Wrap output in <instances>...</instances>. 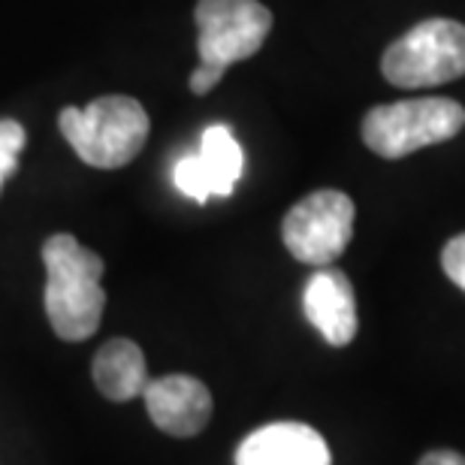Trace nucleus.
Instances as JSON below:
<instances>
[{
    "mask_svg": "<svg viewBox=\"0 0 465 465\" xmlns=\"http://www.w3.org/2000/svg\"><path fill=\"white\" fill-rule=\"evenodd\" d=\"M45 263V314L54 336L64 341H85L97 332L106 309L100 287L104 260L70 232H54L43 245Z\"/></svg>",
    "mask_w": 465,
    "mask_h": 465,
    "instance_id": "f257e3e1",
    "label": "nucleus"
},
{
    "mask_svg": "<svg viewBox=\"0 0 465 465\" xmlns=\"http://www.w3.org/2000/svg\"><path fill=\"white\" fill-rule=\"evenodd\" d=\"M58 127L82 161L97 170L127 166L143 152L152 121L145 106L127 94L91 100L85 109H61Z\"/></svg>",
    "mask_w": 465,
    "mask_h": 465,
    "instance_id": "f03ea898",
    "label": "nucleus"
},
{
    "mask_svg": "<svg viewBox=\"0 0 465 465\" xmlns=\"http://www.w3.org/2000/svg\"><path fill=\"white\" fill-rule=\"evenodd\" d=\"M381 73L396 88H435L465 76V25L426 18L387 45Z\"/></svg>",
    "mask_w": 465,
    "mask_h": 465,
    "instance_id": "7ed1b4c3",
    "label": "nucleus"
},
{
    "mask_svg": "<svg viewBox=\"0 0 465 465\" xmlns=\"http://www.w3.org/2000/svg\"><path fill=\"white\" fill-rule=\"evenodd\" d=\"M465 127V109L450 97L399 100L369 109L362 118V143L371 152L399 161L426 145L448 143Z\"/></svg>",
    "mask_w": 465,
    "mask_h": 465,
    "instance_id": "20e7f679",
    "label": "nucleus"
},
{
    "mask_svg": "<svg viewBox=\"0 0 465 465\" xmlns=\"http://www.w3.org/2000/svg\"><path fill=\"white\" fill-rule=\"evenodd\" d=\"M287 251L309 266H330L345 254L353 236V200L341 191H314L284 215Z\"/></svg>",
    "mask_w": 465,
    "mask_h": 465,
    "instance_id": "39448f33",
    "label": "nucleus"
},
{
    "mask_svg": "<svg viewBox=\"0 0 465 465\" xmlns=\"http://www.w3.org/2000/svg\"><path fill=\"white\" fill-rule=\"evenodd\" d=\"M200 64L230 67L260 52L272 31V13L257 0H197Z\"/></svg>",
    "mask_w": 465,
    "mask_h": 465,
    "instance_id": "423d86ee",
    "label": "nucleus"
},
{
    "mask_svg": "<svg viewBox=\"0 0 465 465\" xmlns=\"http://www.w3.org/2000/svg\"><path fill=\"white\" fill-rule=\"evenodd\" d=\"M145 408L157 430L175 439H191L206 430L212 420V393L200 378L191 375H163L148 381Z\"/></svg>",
    "mask_w": 465,
    "mask_h": 465,
    "instance_id": "0eeeda50",
    "label": "nucleus"
},
{
    "mask_svg": "<svg viewBox=\"0 0 465 465\" xmlns=\"http://www.w3.org/2000/svg\"><path fill=\"white\" fill-rule=\"evenodd\" d=\"M305 318L332 348H345L357 336V296H353L351 278L341 269L321 266L309 278L302 293Z\"/></svg>",
    "mask_w": 465,
    "mask_h": 465,
    "instance_id": "6e6552de",
    "label": "nucleus"
},
{
    "mask_svg": "<svg viewBox=\"0 0 465 465\" xmlns=\"http://www.w3.org/2000/svg\"><path fill=\"white\" fill-rule=\"evenodd\" d=\"M236 465H330V448L305 423H269L239 444Z\"/></svg>",
    "mask_w": 465,
    "mask_h": 465,
    "instance_id": "1a4fd4ad",
    "label": "nucleus"
},
{
    "mask_svg": "<svg viewBox=\"0 0 465 465\" xmlns=\"http://www.w3.org/2000/svg\"><path fill=\"white\" fill-rule=\"evenodd\" d=\"M97 390L113 402H127V399L143 396L148 384V366L145 353L136 341L113 339L97 351L94 366H91Z\"/></svg>",
    "mask_w": 465,
    "mask_h": 465,
    "instance_id": "9d476101",
    "label": "nucleus"
},
{
    "mask_svg": "<svg viewBox=\"0 0 465 465\" xmlns=\"http://www.w3.org/2000/svg\"><path fill=\"white\" fill-rule=\"evenodd\" d=\"M197 157L209 179L212 197H230L242 173H245V152L236 143L232 130L227 124H212L203 130Z\"/></svg>",
    "mask_w": 465,
    "mask_h": 465,
    "instance_id": "9b49d317",
    "label": "nucleus"
},
{
    "mask_svg": "<svg viewBox=\"0 0 465 465\" xmlns=\"http://www.w3.org/2000/svg\"><path fill=\"white\" fill-rule=\"evenodd\" d=\"M173 182H175V188H179L184 197L193 200V203H206L212 197L209 179H206V173H203L197 154H188V157H182V161L175 163Z\"/></svg>",
    "mask_w": 465,
    "mask_h": 465,
    "instance_id": "f8f14e48",
    "label": "nucleus"
},
{
    "mask_svg": "<svg viewBox=\"0 0 465 465\" xmlns=\"http://www.w3.org/2000/svg\"><path fill=\"white\" fill-rule=\"evenodd\" d=\"M27 143V134L18 121L6 118L0 121V191H4L6 179L18 170V154Z\"/></svg>",
    "mask_w": 465,
    "mask_h": 465,
    "instance_id": "ddd939ff",
    "label": "nucleus"
},
{
    "mask_svg": "<svg viewBox=\"0 0 465 465\" xmlns=\"http://www.w3.org/2000/svg\"><path fill=\"white\" fill-rule=\"evenodd\" d=\"M441 266H444V272H448L450 282L465 293V232L453 236L448 245H444Z\"/></svg>",
    "mask_w": 465,
    "mask_h": 465,
    "instance_id": "4468645a",
    "label": "nucleus"
},
{
    "mask_svg": "<svg viewBox=\"0 0 465 465\" xmlns=\"http://www.w3.org/2000/svg\"><path fill=\"white\" fill-rule=\"evenodd\" d=\"M224 67H215V64H197V70H193L191 73V82H188V85H191V91H193V94H209V91L212 88H215L218 85V82L221 79H224Z\"/></svg>",
    "mask_w": 465,
    "mask_h": 465,
    "instance_id": "2eb2a0df",
    "label": "nucleus"
},
{
    "mask_svg": "<svg viewBox=\"0 0 465 465\" xmlns=\"http://www.w3.org/2000/svg\"><path fill=\"white\" fill-rule=\"evenodd\" d=\"M417 465H465V457L457 450H432Z\"/></svg>",
    "mask_w": 465,
    "mask_h": 465,
    "instance_id": "dca6fc26",
    "label": "nucleus"
}]
</instances>
